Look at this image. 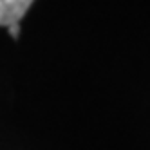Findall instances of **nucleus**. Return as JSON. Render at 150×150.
Here are the masks:
<instances>
[{
	"instance_id": "nucleus-1",
	"label": "nucleus",
	"mask_w": 150,
	"mask_h": 150,
	"mask_svg": "<svg viewBox=\"0 0 150 150\" xmlns=\"http://www.w3.org/2000/svg\"><path fill=\"white\" fill-rule=\"evenodd\" d=\"M33 2L35 0H0V25L20 24Z\"/></svg>"
},
{
	"instance_id": "nucleus-2",
	"label": "nucleus",
	"mask_w": 150,
	"mask_h": 150,
	"mask_svg": "<svg viewBox=\"0 0 150 150\" xmlns=\"http://www.w3.org/2000/svg\"><path fill=\"white\" fill-rule=\"evenodd\" d=\"M7 31H9V35L16 40V38L20 36V24H11V25H7Z\"/></svg>"
}]
</instances>
